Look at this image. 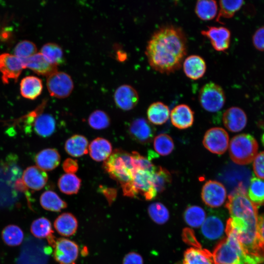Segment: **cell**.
<instances>
[{
  "instance_id": "obj_1",
  "label": "cell",
  "mask_w": 264,
  "mask_h": 264,
  "mask_svg": "<svg viewBox=\"0 0 264 264\" xmlns=\"http://www.w3.org/2000/svg\"><path fill=\"white\" fill-rule=\"evenodd\" d=\"M187 50V37L183 30L167 24L153 34L147 43L145 54L152 68L161 73L170 74L182 66Z\"/></svg>"
},
{
  "instance_id": "obj_2",
  "label": "cell",
  "mask_w": 264,
  "mask_h": 264,
  "mask_svg": "<svg viewBox=\"0 0 264 264\" xmlns=\"http://www.w3.org/2000/svg\"><path fill=\"white\" fill-rule=\"evenodd\" d=\"M258 217L230 218L226 222L225 233L234 236L248 254L264 258V242L258 232Z\"/></svg>"
},
{
  "instance_id": "obj_3",
  "label": "cell",
  "mask_w": 264,
  "mask_h": 264,
  "mask_svg": "<svg viewBox=\"0 0 264 264\" xmlns=\"http://www.w3.org/2000/svg\"><path fill=\"white\" fill-rule=\"evenodd\" d=\"M103 167L110 177L120 184L124 196L134 198L132 179L136 168L132 153L116 149L104 161Z\"/></svg>"
},
{
  "instance_id": "obj_4",
  "label": "cell",
  "mask_w": 264,
  "mask_h": 264,
  "mask_svg": "<svg viewBox=\"0 0 264 264\" xmlns=\"http://www.w3.org/2000/svg\"><path fill=\"white\" fill-rule=\"evenodd\" d=\"M216 246L212 254L215 264H261L264 258L247 253L231 235Z\"/></svg>"
},
{
  "instance_id": "obj_5",
  "label": "cell",
  "mask_w": 264,
  "mask_h": 264,
  "mask_svg": "<svg viewBox=\"0 0 264 264\" xmlns=\"http://www.w3.org/2000/svg\"><path fill=\"white\" fill-rule=\"evenodd\" d=\"M258 144L249 134L242 133L234 136L229 145V153L232 160L239 165L252 162L258 154Z\"/></svg>"
},
{
  "instance_id": "obj_6",
  "label": "cell",
  "mask_w": 264,
  "mask_h": 264,
  "mask_svg": "<svg viewBox=\"0 0 264 264\" xmlns=\"http://www.w3.org/2000/svg\"><path fill=\"white\" fill-rule=\"evenodd\" d=\"M198 99L203 109L209 112H215L223 107L225 102V95L220 86L210 82L201 88Z\"/></svg>"
},
{
  "instance_id": "obj_7",
  "label": "cell",
  "mask_w": 264,
  "mask_h": 264,
  "mask_svg": "<svg viewBox=\"0 0 264 264\" xmlns=\"http://www.w3.org/2000/svg\"><path fill=\"white\" fill-rule=\"evenodd\" d=\"M153 174L150 171L135 168L132 179L134 198L141 196L146 200H151L156 196Z\"/></svg>"
},
{
  "instance_id": "obj_8",
  "label": "cell",
  "mask_w": 264,
  "mask_h": 264,
  "mask_svg": "<svg viewBox=\"0 0 264 264\" xmlns=\"http://www.w3.org/2000/svg\"><path fill=\"white\" fill-rule=\"evenodd\" d=\"M46 86L50 96L65 98L73 91L74 83L68 74L57 71L47 77Z\"/></svg>"
},
{
  "instance_id": "obj_9",
  "label": "cell",
  "mask_w": 264,
  "mask_h": 264,
  "mask_svg": "<svg viewBox=\"0 0 264 264\" xmlns=\"http://www.w3.org/2000/svg\"><path fill=\"white\" fill-rule=\"evenodd\" d=\"M203 144L212 153L223 154L229 147V135L226 131L221 128H211L204 134Z\"/></svg>"
},
{
  "instance_id": "obj_10",
  "label": "cell",
  "mask_w": 264,
  "mask_h": 264,
  "mask_svg": "<svg viewBox=\"0 0 264 264\" xmlns=\"http://www.w3.org/2000/svg\"><path fill=\"white\" fill-rule=\"evenodd\" d=\"M54 247V258L59 264H75L79 254V247L75 242L59 238L55 241Z\"/></svg>"
},
{
  "instance_id": "obj_11",
  "label": "cell",
  "mask_w": 264,
  "mask_h": 264,
  "mask_svg": "<svg viewBox=\"0 0 264 264\" xmlns=\"http://www.w3.org/2000/svg\"><path fill=\"white\" fill-rule=\"evenodd\" d=\"M201 195L206 205L210 207H218L226 199V190L220 182L210 180L206 181L203 186Z\"/></svg>"
},
{
  "instance_id": "obj_12",
  "label": "cell",
  "mask_w": 264,
  "mask_h": 264,
  "mask_svg": "<svg viewBox=\"0 0 264 264\" xmlns=\"http://www.w3.org/2000/svg\"><path fill=\"white\" fill-rule=\"evenodd\" d=\"M23 68L22 60L15 55L8 53L0 54V72L4 83H8L10 79L17 81Z\"/></svg>"
},
{
  "instance_id": "obj_13",
  "label": "cell",
  "mask_w": 264,
  "mask_h": 264,
  "mask_svg": "<svg viewBox=\"0 0 264 264\" xmlns=\"http://www.w3.org/2000/svg\"><path fill=\"white\" fill-rule=\"evenodd\" d=\"M128 131L130 136L134 141L143 144L150 142L155 133L153 126L143 118H137L131 121Z\"/></svg>"
},
{
  "instance_id": "obj_14",
  "label": "cell",
  "mask_w": 264,
  "mask_h": 264,
  "mask_svg": "<svg viewBox=\"0 0 264 264\" xmlns=\"http://www.w3.org/2000/svg\"><path fill=\"white\" fill-rule=\"evenodd\" d=\"M201 34L210 41L214 49L217 51H224L229 47L231 40L230 30L224 26H208Z\"/></svg>"
},
{
  "instance_id": "obj_15",
  "label": "cell",
  "mask_w": 264,
  "mask_h": 264,
  "mask_svg": "<svg viewBox=\"0 0 264 264\" xmlns=\"http://www.w3.org/2000/svg\"><path fill=\"white\" fill-rule=\"evenodd\" d=\"M225 231L222 218L220 215L211 214L205 219L201 226L200 233L203 238L210 242L217 241L222 237Z\"/></svg>"
},
{
  "instance_id": "obj_16",
  "label": "cell",
  "mask_w": 264,
  "mask_h": 264,
  "mask_svg": "<svg viewBox=\"0 0 264 264\" xmlns=\"http://www.w3.org/2000/svg\"><path fill=\"white\" fill-rule=\"evenodd\" d=\"M113 98L116 105L123 110H130L137 105L139 95L136 90L132 86L124 84L115 90Z\"/></svg>"
},
{
  "instance_id": "obj_17",
  "label": "cell",
  "mask_w": 264,
  "mask_h": 264,
  "mask_svg": "<svg viewBox=\"0 0 264 264\" xmlns=\"http://www.w3.org/2000/svg\"><path fill=\"white\" fill-rule=\"evenodd\" d=\"M22 179L26 188L38 191L46 185L48 175L45 171L37 166H31L24 170Z\"/></svg>"
},
{
  "instance_id": "obj_18",
  "label": "cell",
  "mask_w": 264,
  "mask_h": 264,
  "mask_svg": "<svg viewBox=\"0 0 264 264\" xmlns=\"http://www.w3.org/2000/svg\"><path fill=\"white\" fill-rule=\"evenodd\" d=\"M222 120L224 126L228 130L232 132H239L245 127L247 116L242 109L232 107L224 112Z\"/></svg>"
},
{
  "instance_id": "obj_19",
  "label": "cell",
  "mask_w": 264,
  "mask_h": 264,
  "mask_svg": "<svg viewBox=\"0 0 264 264\" xmlns=\"http://www.w3.org/2000/svg\"><path fill=\"white\" fill-rule=\"evenodd\" d=\"M22 60L24 68H29L39 75L48 77L58 71L57 66L49 62L41 52Z\"/></svg>"
},
{
  "instance_id": "obj_20",
  "label": "cell",
  "mask_w": 264,
  "mask_h": 264,
  "mask_svg": "<svg viewBox=\"0 0 264 264\" xmlns=\"http://www.w3.org/2000/svg\"><path fill=\"white\" fill-rule=\"evenodd\" d=\"M170 115L172 124L179 129L188 128L194 122V113L186 104H180L175 107Z\"/></svg>"
},
{
  "instance_id": "obj_21",
  "label": "cell",
  "mask_w": 264,
  "mask_h": 264,
  "mask_svg": "<svg viewBox=\"0 0 264 264\" xmlns=\"http://www.w3.org/2000/svg\"><path fill=\"white\" fill-rule=\"evenodd\" d=\"M182 66L185 75L194 80L202 77L206 70L205 60L198 55H191L186 57L183 62Z\"/></svg>"
},
{
  "instance_id": "obj_22",
  "label": "cell",
  "mask_w": 264,
  "mask_h": 264,
  "mask_svg": "<svg viewBox=\"0 0 264 264\" xmlns=\"http://www.w3.org/2000/svg\"><path fill=\"white\" fill-rule=\"evenodd\" d=\"M36 166L44 171L55 169L60 164L61 156L58 151L53 148L41 150L35 156Z\"/></svg>"
},
{
  "instance_id": "obj_23",
  "label": "cell",
  "mask_w": 264,
  "mask_h": 264,
  "mask_svg": "<svg viewBox=\"0 0 264 264\" xmlns=\"http://www.w3.org/2000/svg\"><path fill=\"white\" fill-rule=\"evenodd\" d=\"M112 145L107 139L97 137L88 146L91 158L96 161H105L112 153Z\"/></svg>"
},
{
  "instance_id": "obj_24",
  "label": "cell",
  "mask_w": 264,
  "mask_h": 264,
  "mask_svg": "<svg viewBox=\"0 0 264 264\" xmlns=\"http://www.w3.org/2000/svg\"><path fill=\"white\" fill-rule=\"evenodd\" d=\"M54 226L59 234L69 237L76 233L78 228V221L72 214L64 213L55 219Z\"/></svg>"
},
{
  "instance_id": "obj_25",
  "label": "cell",
  "mask_w": 264,
  "mask_h": 264,
  "mask_svg": "<svg viewBox=\"0 0 264 264\" xmlns=\"http://www.w3.org/2000/svg\"><path fill=\"white\" fill-rule=\"evenodd\" d=\"M42 81L35 76H27L20 83V92L22 97L30 100L37 98L43 90Z\"/></svg>"
},
{
  "instance_id": "obj_26",
  "label": "cell",
  "mask_w": 264,
  "mask_h": 264,
  "mask_svg": "<svg viewBox=\"0 0 264 264\" xmlns=\"http://www.w3.org/2000/svg\"><path fill=\"white\" fill-rule=\"evenodd\" d=\"M32 125L35 132L38 135L47 137L54 132L56 121L51 114L41 113L36 117Z\"/></svg>"
},
{
  "instance_id": "obj_27",
  "label": "cell",
  "mask_w": 264,
  "mask_h": 264,
  "mask_svg": "<svg viewBox=\"0 0 264 264\" xmlns=\"http://www.w3.org/2000/svg\"><path fill=\"white\" fill-rule=\"evenodd\" d=\"M182 264H215L213 255L201 247L190 248L184 254Z\"/></svg>"
},
{
  "instance_id": "obj_28",
  "label": "cell",
  "mask_w": 264,
  "mask_h": 264,
  "mask_svg": "<svg viewBox=\"0 0 264 264\" xmlns=\"http://www.w3.org/2000/svg\"><path fill=\"white\" fill-rule=\"evenodd\" d=\"M65 149L72 157L82 156L88 152V140L82 135H74L66 141Z\"/></svg>"
},
{
  "instance_id": "obj_29",
  "label": "cell",
  "mask_w": 264,
  "mask_h": 264,
  "mask_svg": "<svg viewBox=\"0 0 264 264\" xmlns=\"http://www.w3.org/2000/svg\"><path fill=\"white\" fill-rule=\"evenodd\" d=\"M170 112L168 107L161 102H155L149 107L147 115L151 123L160 125L169 119Z\"/></svg>"
},
{
  "instance_id": "obj_30",
  "label": "cell",
  "mask_w": 264,
  "mask_h": 264,
  "mask_svg": "<svg viewBox=\"0 0 264 264\" xmlns=\"http://www.w3.org/2000/svg\"><path fill=\"white\" fill-rule=\"evenodd\" d=\"M40 203L44 209L53 212L60 211L67 207V203L51 190L46 191L42 194Z\"/></svg>"
},
{
  "instance_id": "obj_31",
  "label": "cell",
  "mask_w": 264,
  "mask_h": 264,
  "mask_svg": "<svg viewBox=\"0 0 264 264\" xmlns=\"http://www.w3.org/2000/svg\"><path fill=\"white\" fill-rule=\"evenodd\" d=\"M195 11L200 20H211L217 15L218 4L213 0H199L196 2Z\"/></svg>"
},
{
  "instance_id": "obj_32",
  "label": "cell",
  "mask_w": 264,
  "mask_h": 264,
  "mask_svg": "<svg viewBox=\"0 0 264 264\" xmlns=\"http://www.w3.org/2000/svg\"><path fill=\"white\" fill-rule=\"evenodd\" d=\"M81 185V179L74 174H65L60 176L58 181L59 190L66 195L77 194Z\"/></svg>"
},
{
  "instance_id": "obj_33",
  "label": "cell",
  "mask_w": 264,
  "mask_h": 264,
  "mask_svg": "<svg viewBox=\"0 0 264 264\" xmlns=\"http://www.w3.org/2000/svg\"><path fill=\"white\" fill-rule=\"evenodd\" d=\"M1 237L4 242L10 246H18L22 243L24 234L22 229L14 224L5 227L1 232Z\"/></svg>"
},
{
  "instance_id": "obj_34",
  "label": "cell",
  "mask_w": 264,
  "mask_h": 264,
  "mask_svg": "<svg viewBox=\"0 0 264 264\" xmlns=\"http://www.w3.org/2000/svg\"><path fill=\"white\" fill-rule=\"evenodd\" d=\"M50 63L58 66L63 62L64 53L62 47L54 43H48L43 45L40 52Z\"/></svg>"
},
{
  "instance_id": "obj_35",
  "label": "cell",
  "mask_w": 264,
  "mask_h": 264,
  "mask_svg": "<svg viewBox=\"0 0 264 264\" xmlns=\"http://www.w3.org/2000/svg\"><path fill=\"white\" fill-rule=\"evenodd\" d=\"M30 231L34 236L39 239H49L52 237L53 233L50 221L44 217L34 220L31 223Z\"/></svg>"
},
{
  "instance_id": "obj_36",
  "label": "cell",
  "mask_w": 264,
  "mask_h": 264,
  "mask_svg": "<svg viewBox=\"0 0 264 264\" xmlns=\"http://www.w3.org/2000/svg\"><path fill=\"white\" fill-rule=\"evenodd\" d=\"M247 194L250 200L257 206L264 203V179L252 177Z\"/></svg>"
},
{
  "instance_id": "obj_37",
  "label": "cell",
  "mask_w": 264,
  "mask_h": 264,
  "mask_svg": "<svg viewBox=\"0 0 264 264\" xmlns=\"http://www.w3.org/2000/svg\"><path fill=\"white\" fill-rule=\"evenodd\" d=\"M244 3L243 0H221L219 1L220 10L216 21L220 22L221 18H231L239 10Z\"/></svg>"
},
{
  "instance_id": "obj_38",
  "label": "cell",
  "mask_w": 264,
  "mask_h": 264,
  "mask_svg": "<svg viewBox=\"0 0 264 264\" xmlns=\"http://www.w3.org/2000/svg\"><path fill=\"white\" fill-rule=\"evenodd\" d=\"M206 214L204 210L198 206L188 207L184 213L185 222L193 227H198L202 224L205 220Z\"/></svg>"
},
{
  "instance_id": "obj_39",
  "label": "cell",
  "mask_w": 264,
  "mask_h": 264,
  "mask_svg": "<svg viewBox=\"0 0 264 264\" xmlns=\"http://www.w3.org/2000/svg\"><path fill=\"white\" fill-rule=\"evenodd\" d=\"M154 147L156 153L161 155L165 156L172 152L174 148V143L170 136L161 133L154 138Z\"/></svg>"
},
{
  "instance_id": "obj_40",
  "label": "cell",
  "mask_w": 264,
  "mask_h": 264,
  "mask_svg": "<svg viewBox=\"0 0 264 264\" xmlns=\"http://www.w3.org/2000/svg\"><path fill=\"white\" fill-rule=\"evenodd\" d=\"M153 176L154 186L158 192H163L171 183L170 172L161 166L155 167Z\"/></svg>"
},
{
  "instance_id": "obj_41",
  "label": "cell",
  "mask_w": 264,
  "mask_h": 264,
  "mask_svg": "<svg viewBox=\"0 0 264 264\" xmlns=\"http://www.w3.org/2000/svg\"><path fill=\"white\" fill-rule=\"evenodd\" d=\"M110 120L108 114L103 110H97L93 111L88 118V123L93 129L103 130L110 125Z\"/></svg>"
},
{
  "instance_id": "obj_42",
  "label": "cell",
  "mask_w": 264,
  "mask_h": 264,
  "mask_svg": "<svg viewBox=\"0 0 264 264\" xmlns=\"http://www.w3.org/2000/svg\"><path fill=\"white\" fill-rule=\"evenodd\" d=\"M148 213L151 219L156 223H165L169 217V211L162 203L154 202L149 206Z\"/></svg>"
},
{
  "instance_id": "obj_43",
  "label": "cell",
  "mask_w": 264,
  "mask_h": 264,
  "mask_svg": "<svg viewBox=\"0 0 264 264\" xmlns=\"http://www.w3.org/2000/svg\"><path fill=\"white\" fill-rule=\"evenodd\" d=\"M37 52V47L32 42L22 40L19 42L14 48V55L23 60L28 58Z\"/></svg>"
},
{
  "instance_id": "obj_44",
  "label": "cell",
  "mask_w": 264,
  "mask_h": 264,
  "mask_svg": "<svg viewBox=\"0 0 264 264\" xmlns=\"http://www.w3.org/2000/svg\"><path fill=\"white\" fill-rule=\"evenodd\" d=\"M132 154L135 168L154 172L156 166L149 159L136 152H132Z\"/></svg>"
},
{
  "instance_id": "obj_45",
  "label": "cell",
  "mask_w": 264,
  "mask_h": 264,
  "mask_svg": "<svg viewBox=\"0 0 264 264\" xmlns=\"http://www.w3.org/2000/svg\"><path fill=\"white\" fill-rule=\"evenodd\" d=\"M253 168L255 175L264 179V151L258 154L254 158Z\"/></svg>"
},
{
  "instance_id": "obj_46",
  "label": "cell",
  "mask_w": 264,
  "mask_h": 264,
  "mask_svg": "<svg viewBox=\"0 0 264 264\" xmlns=\"http://www.w3.org/2000/svg\"><path fill=\"white\" fill-rule=\"evenodd\" d=\"M255 47L260 51H264V26L258 29L255 32L253 38Z\"/></svg>"
},
{
  "instance_id": "obj_47",
  "label": "cell",
  "mask_w": 264,
  "mask_h": 264,
  "mask_svg": "<svg viewBox=\"0 0 264 264\" xmlns=\"http://www.w3.org/2000/svg\"><path fill=\"white\" fill-rule=\"evenodd\" d=\"M122 264H143V260L140 254L131 252L124 256Z\"/></svg>"
},
{
  "instance_id": "obj_48",
  "label": "cell",
  "mask_w": 264,
  "mask_h": 264,
  "mask_svg": "<svg viewBox=\"0 0 264 264\" xmlns=\"http://www.w3.org/2000/svg\"><path fill=\"white\" fill-rule=\"evenodd\" d=\"M63 169L66 173L74 174L78 169V164L76 160L68 158L63 163Z\"/></svg>"
},
{
  "instance_id": "obj_49",
  "label": "cell",
  "mask_w": 264,
  "mask_h": 264,
  "mask_svg": "<svg viewBox=\"0 0 264 264\" xmlns=\"http://www.w3.org/2000/svg\"><path fill=\"white\" fill-rule=\"evenodd\" d=\"M183 239L185 242L197 247H201L191 230L186 229L183 232Z\"/></svg>"
},
{
  "instance_id": "obj_50",
  "label": "cell",
  "mask_w": 264,
  "mask_h": 264,
  "mask_svg": "<svg viewBox=\"0 0 264 264\" xmlns=\"http://www.w3.org/2000/svg\"><path fill=\"white\" fill-rule=\"evenodd\" d=\"M258 232L261 239L264 242V214L258 217Z\"/></svg>"
},
{
  "instance_id": "obj_51",
  "label": "cell",
  "mask_w": 264,
  "mask_h": 264,
  "mask_svg": "<svg viewBox=\"0 0 264 264\" xmlns=\"http://www.w3.org/2000/svg\"><path fill=\"white\" fill-rule=\"evenodd\" d=\"M102 192L105 195V196L109 199V195H110V198H113L116 196V191L112 188H102Z\"/></svg>"
},
{
  "instance_id": "obj_52",
  "label": "cell",
  "mask_w": 264,
  "mask_h": 264,
  "mask_svg": "<svg viewBox=\"0 0 264 264\" xmlns=\"http://www.w3.org/2000/svg\"><path fill=\"white\" fill-rule=\"evenodd\" d=\"M117 59L120 61H124L127 59V54L122 51L117 53Z\"/></svg>"
},
{
  "instance_id": "obj_53",
  "label": "cell",
  "mask_w": 264,
  "mask_h": 264,
  "mask_svg": "<svg viewBox=\"0 0 264 264\" xmlns=\"http://www.w3.org/2000/svg\"><path fill=\"white\" fill-rule=\"evenodd\" d=\"M261 141H262V142L263 145L264 146V133L262 135V138H261Z\"/></svg>"
}]
</instances>
